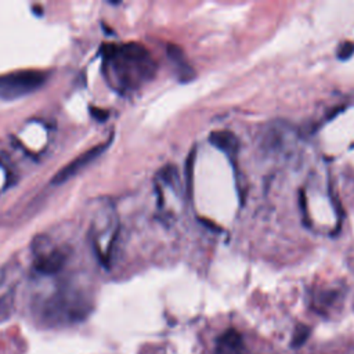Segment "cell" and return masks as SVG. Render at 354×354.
<instances>
[{"label": "cell", "mask_w": 354, "mask_h": 354, "mask_svg": "<svg viewBox=\"0 0 354 354\" xmlns=\"http://www.w3.org/2000/svg\"><path fill=\"white\" fill-rule=\"evenodd\" d=\"M102 57L105 79L120 93L138 90L155 77L156 62L140 43L106 46Z\"/></svg>", "instance_id": "1"}, {"label": "cell", "mask_w": 354, "mask_h": 354, "mask_svg": "<svg viewBox=\"0 0 354 354\" xmlns=\"http://www.w3.org/2000/svg\"><path fill=\"white\" fill-rule=\"evenodd\" d=\"M119 230L120 223L113 203L111 201L101 199L90 220L88 238L95 256L105 267L111 264Z\"/></svg>", "instance_id": "2"}, {"label": "cell", "mask_w": 354, "mask_h": 354, "mask_svg": "<svg viewBox=\"0 0 354 354\" xmlns=\"http://www.w3.org/2000/svg\"><path fill=\"white\" fill-rule=\"evenodd\" d=\"M33 268L37 274L44 277H53L59 272L68 260V252L55 245L48 236L39 235L32 242Z\"/></svg>", "instance_id": "3"}, {"label": "cell", "mask_w": 354, "mask_h": 354, "mask_svg": "<svg viewBox=\"0 0 354 354\" xmlns=\"http://www.w3.org/2000/svg\"><path fill=\"white\" fill-rule=\"evenodd\" d=\"M47 79V73L37 69L14 71L0 75V98L15 100L36 91Z\"/></svg>", "instance_id": "4"}, {"label": "cell", "mask_w": 354, "mask_h": 354, "mask_svg": "<svg viewBox=\"0 0 354 354\" xmlns=\"http://www.w3.org/2000/svg\"><path fill=\"white\" fill-rule=\"evenodd\" d=\"M18 270L15 266L0 268V321L10 317L14 307V297L18 285Z\"/></svg>", "instance_id": "5"}, {"label": "cell", "mask_w": 354, "mask_h": 354, "mask_svg": "<svg viewBox=\"0 0 354 354\" xmlns=\"http://www.w3.org/2000/svg\"><path fill=\"white\" fill-rule=\"evenodd\" d=\"M108 147V142L104 144H98L93 148H90L88 151L83 152L82 155H79L77 158H75L73 160H71L66 166H64L53 178L54 184H61L65 183L66 180L72 178L76 173H79L83 167H86L90 162H93L98 155H101Z\"/></svg>", "instance_id": "6"}, {"label": "cell", "mask_w": 354, "mask_h": 354, "mask_svg": "<svg viewBox=\"0 0 354 354\" xmlns=\"http://www.w3.org/2000/svg\"><path fill=\"white\" fill-rule=\"evenodd\" d=\"M209 141L212 142V145H214L217 149L223 151L228 156L236 155V152L239 149V141H238L236 136L228 130L212 131L209 136Z\"/></svg>", "instance_id": "7"}, {"label": "cell", "mask_w": 354, "mask_h": 354, "mask_svg": "<svg viewBox=\"0 0 354 354\" xmlns=\"http://www.w3.org/2000/svg\"><path fill=\"white\" fill-rule=\"evenodd\" d=\"M167 57L173 62V65L176 68V75L178 76L180 82H188V80L194 79L195 72L191 68V65L187 62L185 55L181 51V48H178L174 44H170L167 47Z\"/></svg>", "instance_id": "8"}, {"label": "cell", "mask_w": 354, "mask_h": 354, "mask_svg": "<svg viewBox=\"0 0 354 354\" xmlns=\"http://www.w3.org/2000/svg\"><path fill=\"white\" fill-rule=\"evenodd\" d=\"M241 346V336L236 330L230 329L224 332L217 343V354H238Z\"/></svg>", "instance_id": "9"}, {"label": "cell", "mask_w": 354, "mask_h": 354, "mask_svg": "<svg viewBox=\"0 0 354 354\" xmlns=\"http://www.w3.org/2000/svg\"><path fill=\"white\" fill-rule=\"evenodd\" d=\"M308 335H310V329H308L306 325H299V326L296 328V330L293 332L292 346H295V347L301 346V344L307 340Z\"/></svg>", "instance_id": "10"}, {"label": "cell", "mask_w": 354, "mask_h": 354, "mask_svg": "<svg viewBox=\"0 0 354 354\" xmlns=\"http://www.w3.org/2000/svg\"><path fill=\"white\" fill-rule=\"evenodd\" d=\"M353 54H354V43L344 41L343 44H340V47L337 50V58L339 59H348Z\"/></svg>", "instance_id": "11"}]
</instances>
